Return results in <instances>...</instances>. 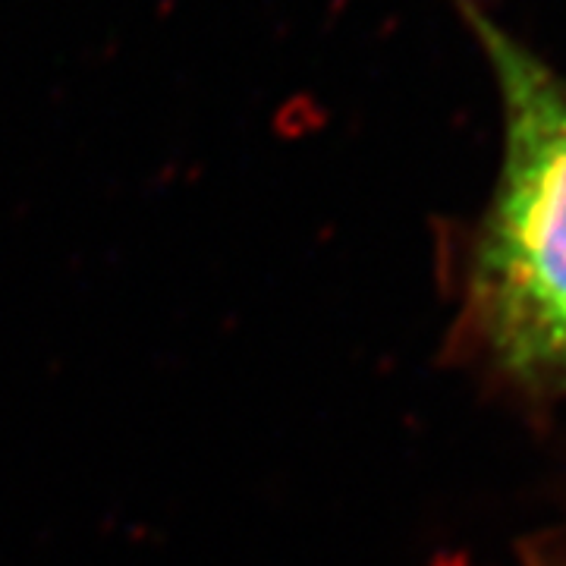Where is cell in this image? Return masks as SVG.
I'll list each match as a JSON object with an SVG mask.
<instances>
[{"label":"cell","mask_w":566,"mask_h":566,"mask_svg":"<svg viewBox=\"0 0 566 566\" xmlns=\"http://www.w3.org/2000/svg\"><path fill=\"white\" fill-rule=\"evenodd\" d=\"M501 88L504 164L469 264V318L513 381L566 394V76L465 3Z\"/></svg>","instance_id":"obj_1"}]
</instances>
